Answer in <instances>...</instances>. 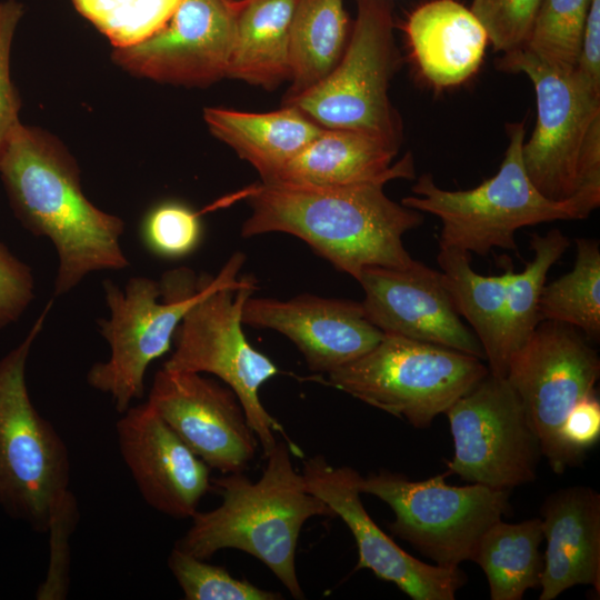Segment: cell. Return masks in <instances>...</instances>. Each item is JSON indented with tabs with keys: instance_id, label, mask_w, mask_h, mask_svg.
I'll return each mask as SVG.
<instances>
[{
	"instance_id": "25",
	"label": "cell",
	"mask_w": 600,
	"mask_h": 600,
	"mask_svg": "<svg viewBox=\"0 0 600 600\" xmlns=\"http://www.w3.org/2000/svg\"><path fill=\"white\" fill-rule=\"evenodd\" d=\"M437 261L457 312L470 323L483 348L489 372L506 377L501 342L512 268L500 276H482L472 269L470 253L454 248H440Z\"/></svg>"
},
{
	"instance_id": "8",
	"label": "cell",
	"mask_w": 600,
	"mask_h": 600,
	"mask_svg": "<svg viewBox=\"0 0 600 600\" xmlns=\"http://www.w3.org/2000/svg\"><path fill=\"white\" fill-rule=\"evenodd\" d=\"M488 373L477 357L384 334L360 358L328 373L327 379H314L414 428H428Z\"/></svg>"
},
{
	"instance_id": "37",
	"label": "cell",
	"mask_w": 600,
	"mask_h": 600,
	"mask_svg": "<svg viewBox=\"0 0 600 600\" xmlns=\"http://www.w3.org/2000/svg\"><path fill=\"white\" fill-rule=\"evenodd\" d=\"M33 298L31 268L0 242V329L17 321Z\"/></svg>"
},
{
	"instance_id": "9",
	"label": "cell",
	"mask_w": 600,
	"mask_h": 600,
	"mask_svg": "<svg viewBox=\"0 0 600 600\" xmlns=\"http://www.w3.org/2000/svg\"><path fill=\"white\" fill-rule=\"evenodd\" d=\"M357 17L337 66L319 83L286 98L322 128L378 136L401 146L403 126L389 98L400 66L392 0H356Z\"/></svg>"
},
{
	"instance_id": "27",
	"label": "cell",
	"mask_w": 600,
	"mask_h": 600,
	"mask_svg": "<svg viewBox=\"0 0 600 600\" xmlns=\"http://www.w3.org/2000/svg\"><path fill=\"white\" fill-rule=\"evenodd\" d=\"M542 540L540 518L518 523L500 520L487 530L473 561L487 577L491 600H520L527 590L540 587Z\"/></svg>"
},
{
	"instance_id": "13",
	"label": "cell",
	"mask_w": 600,
	"mask_h": 600,
	"mask_svg": "<svg viewBox=\"0 0 600 600\" xmlns=\"http://www.w3.org/2000/svg\"><path fill=\"white\" fill-rule=\"evenodd\" d=\"M597 351L572 326L542 320L509 359L506 378L518 393L539 438L541 453L557 473L574 461L560 431L571 409L596 393Z\"/></svg>"
},
{
	"instance_id": "10",
	"label": "cell",
	"mask_w": 600,
	"mask_h": 600,
	"mask_svg": "<svg viewBox=\"0 0 600 600\" xmlns=\"http://www.w3.org/2000/svg\"><path fill=\"white\" fill-rule=\"evenodd\" d=\"M108 319L99 321L101 336L110 348L104 362L94 363L88 383L109 394L118 412L144 394V374L172 343L182 318L199 294V276L187 268L166 272L160 282L133 277L121 290L112 281L103 283Z\"/></svg>"
},
{
	"instance_id": "6",
	"label": "cell",
	"mask_w": 600,
	"mask_h": 600,
	"mask_svg": "<svg viewBox=\"0 0 600 600\" xmlns=\"http://www.w3.org/2000/svg\"><path fill=\"white\" fill-rule=\"evenodd\" d=\"M509 143L498 172L476 188L447 190L423 173L401 203L441 221L440 248L486 256L493 248L518 250L516 232L543 222L583 220L573 199L553 201L531 182L522 161L526 121L507 124Z\"/></svg>"
},
{
	"instance_id": "33",
	"label": "cell",
	"mask_w": 600,
	"mask_h": 600,
	"mask_svg": "<svg viewBox=\"0 0 600 600\" xmlns=\"http://www.w3.org/2000/svg\"><path fill=\"white\" fill-rule=\"evenodd\" d=\"M140 238L146 249L162 259H181L192 253L202 239L198 212L188 206L167 201L144 216Z\"/></svg>"
},
{
	"instance_id": "12",
	"label": "cell",
	"mask_w": 600,
	"mask_h": 600,
	"mask_svg": "<svg viewBox=\"0 0 600 600\" xmlns=\"http://www.w3.org/2000/svg\"><path fill=\"white\" fill-rule=\"evenodd\" d=\"M444 413L454 446L449 476L504 490L534 481L540 441L506 377L489 372Z\"/></svg>"
},
{
	"instance_id": "22",
	"label": "cell",
	"mask_w": 600,
	"mask_h": 600,
	"mask_svg": "<svg viewBox=\"0 0 600 600\" xmlns=\"http://www.w3.org/2000/svg\"><path fill=\"white\" fill-rule=\"evenodd\" d=\"M403 30L421 73L436 87L457 86L481 64L487 33L470 9L456 0L416 8Z\"/></svg>"
},
{
	"instance_id": "23",
	"label": "cell",
	"mask_w": 600,
	"mask_h": 600,
	"mask_svg": "<svg viewBox=\"0 0 600 600\" xmlns=\"http://www.w3.org/2000/svg\"><path fill=\"white\" fill-rule=\"evenodd\" d=\"M203 119L210 132L249 162L264 183L272 182L323 129L291 106L260 113L211 107L204 109Z\"/></svg>"
},
{
	"instance_id": "1",
	"label": "cell",
	"mask_w": 600,
	"mask_h": 600,
	"mask_svg": "<svg viewBox=\"0 0 600 600\" xmlns=\"http://www.w3.org/2000/svg\"><path fill=\"white\" fill-rule=\"evenodd\" d=\"M386 182L311 187L260 182L238 196L251 213L241 236H294L357 281L368 267L407 268L414 259L402 237L423 222L422 212L391 200Z\"/></svg>"
},
{
	"instance_id": "16",
	"label": "cell",
	"mask_w": 600,
	"mask_h": 600,
	"mask_svg": "<svg viewBox=\"0 0 600 600\" xmlns=\"http://www.w3.org/2000/svg\"><path fill=\"white\" fill-rule=\"evenodd\" d=\"M239 1L181 0L169 21L146 40L116 49L128 71L156 81L207 86L227 77Z\"/></svg>"
},
{
	"instance_id": "35",
	"label": "cell",
	"mask_w": 600,
	"mask_h": 600,
	"mask_svg": "<svg viewBox=\"0 0 600 600\" xmlns=\"http://www.w3.org/2000/svg\"><path fill=\"white\" fill-rule=\"evenodd\" d=\"M78 506L72 492L53 512L48 527L50 558L46 579L39 586L37 599H64L69 589V540L77 526Z\"/></svg>"
},
{
	"instance_id": "19",
	"label": "cell",
	"mask_w": 600,
	"mask_h": 600,
	"mask_svg": "<svg viewBox=\"0 0 600 600\" xmlns=\"http://www.w3.org/2000/svg\"><path fill=\"white\" fill-rule=\"evenodd\" d=\"M122 414L116 424L118 446L143 500L169 517L192 518L210 489V467L148 401Z\"/></svg>"
},
{
	"instance_id": "28",
	"label": "cell",
	"mask_w": 600,
	"mask_h": 600,
	"mask_svg": "<svg viewBox=\"0 0 600 600\" xmlns=\"http://www.w3.org/2000/svg\"><path fill=\"white\" fill-rule=\"evenodd\" d=\"M569 247L570 239L559 229L531 234L533 258L521 272H512L507 288L501 342L507 370L512 353L542 321L539 303L548 271Z\"/></svg>"
},
{
	"instance_id": "31",
	"label": "cell",
	"mask_w": 600,
	"mask_h": 600,
	"mask_svg": "<svg viewBox=\"0 0 600 600\" xmlns=\"http://www.w3.org/2000/svg\"><path fill=\"white\" fill-rule=\"evenodd\" d=\"M77 10L116 49L134 46L159 31L181 0H72Z\"/></svg>"
},
{
	"instance_id": "30",
	"label": "cell",
	"mask_w": 600,
	"mask_h": 600,
	"mask_svg": "<svg viewBox=\"0 0 600 600\" xmlns=\"http://www.w3.org/2000/svg\"><path fill=\"white\" fill-rule=\"evenodd\" d=\"M590 0H542L524 50L561 70L576 68Z\"/></svg>"
},
{
	"instance_id": "38",
	"label": "cell",
	"mask_w": 600,
	"mask_h": 600,
	"mask_svg": "<svg viewBox=\"0 0 600 600\" xmlns=\"http://www.w3.org/2000/svg\"><path fill=\"white\" fill-rule=\"evenodd\" d=\"M600 436V402L596 393L580 400L566 418L560 438L567 451L578 464L584 452Z\"/></svg>"
},
{
	"instance_id": "36",
	"label": "cell",
	"mask_w": 600,
	"mask_h": 600,
	"mask_svg": "<svg viewBox=\"0 0 600 600\" xmlns=\"http://www.w3.org/2000/svg\"><path fill=\"white\" fill-rule=\"evenodd\" d=\"M23 6L17 0L0 2V160L9 137L20 123V99L10 77V51Z\"/></svg>"
},
{
	"instance_id": "18",
	"label": "cell",
	"mask_w": 600,
	"mask_h": 600,
	"mask_svg": "<svg viewBox=\"0 0 600 600\" xmlns=\"http://www.w3.org/2000/svg\"><path fill=\"white\" fill-rule=\"evenodd\" d=\"M242 322L286 336L311 371L327 374L370 351L384 336L361 302L308 293L287 300L252 294L244 302Z\"/></svg>"
},
{
	"instance_id": "40",
	"label": "cell",
	"mask_w": 600,
	"mask_h": 600,
	"mask_svg": "<svg viewBox=\"0 0 600 600\" xmlns=\"http://www.w3.org/2000/svg\"><path fill=\"white\" fill-rule=\"evenodd\" d=\"M230 1H238V0H230Z\"/></svg>"
},
{
	"instance_id": "20",
	"label": "cell",
	"mask_w": 600,
	"mask_h": 600,
	"mask_svg": "<svg viewBox=\"0 0 600 600\" xmlns=\"http://www.w3.org/2000/svg\"><path fill=\"white\" fill-rule=\"evenodd\" d=\"M547 548L540 600H553L574 586L600 591V496L570 487L549 496L541 508Z\"/></svg>"
},
{
	"instance_id": "39",
	"label": "cell",
	"mask_w": 600,
	"mask_h": 600,
	"mask_svg": "<svg viewBox=\"0 0 600 600\" xmlns=\"http://www.w3.org/2000/svg\"><path fill=\"white\" fill-rule=\"evenodd\" d=\"M574 70L587 86L600 92V0H590Z\"/></svg>"
},
{
	"instance_id": "24",
	"label": "cell",
	"mask_w": 600,
	"mask_h": 600,
	"mask_svg": "<svg viewBox=\"0 0 600 600\" xmlns=\"http://www.w3.org/2000/svg\"><path fill=\"white\" fill-rule=\"evenodd\" d=\"M297 0H239L227 78L273 89L289 80V37Z\"/></svg>"
},
{
	"instance_id": "14",
	"label": "cell",
	"mask_w": 600,
	"mask_h": 600,
	"mask_svg": "<svg viewBox=\"0 0 600 600\" xmlns=\"http://www.w3.org/2000/svg\"><path fill=\"white\" fill-rule=\"evenodd\" d=\"M148 402L210 468L243 472L253 459L258 438L237 394L201 373L159 370Z\"/></svg>"
},
{
	"instance_id": "15",
	"label": "cell",
	"mask_w": 600,
	"mask_h": 600,
	"mask_svg": "<svg viewBox=\"0 0 600 600\" xmlns=\"http://www.w3.org/2000/svg\"><path fill=\"white\" fill-rule=\"evenodd\" d=\"M307 488L329 506L350 529L358 548L356 570L369 569L377 578L394 583L413 600H453L467 582L457 568L418 560L384 533L367 512L359 489L360 473L333 467L317 454L303 462Z\"/></svg>"
},
{
	"instance_id": "17",
	"label": "cell",
	"mask_w": 600,
	"mask_h": 600,
	"mask_svg": "<svg viewBox=\"0 0 600 600\" xmlns=\"http://www.w3.org/2000/svg\"><path fill=\"white\" fill-rule=\"evenodd\" d=\"M358 282L368 319L384 334L486 359L474 332L461 321L440 271L414 260L407 268L368 267Z\"/></svg>"
},
{
	"instance_id": "3",
	"label": "cell",
	"mask_w": 600,
	"mask_h": 600,
	"mask_svg": "<svg viewBox=\"0 0 600 600\" xmlns=\"http://www.w3.org/2000/svg\"><path fill=\"white\" fill-rule=\"evenodd\" d=\"M288 442L269 451L260 479L243 472L212 479L222 496L219 507L196 512L192 524L174 547L200 559L222 549H238L261 561L294 599H303L296 571L300 531L313 517H336L333 510L307 488L292 464Z\"/></svg>"
},
{
	"instance_id": "41",
	"label": "cell",
	"mask_w": 600,
	"mask_h": 600,
	"mask_svg": "<svg viewBox=\"0 0 600 600\" xmlns=\"http://www.w3.org/2000/svg\"><path fill=\"white\" fill-rule=\"evenodd\" d=\"M239 1V0H238Z\"/></svg>"
},
{
	"instance_id": "32",
	"label": "cell",
	"mask_w": 600,
	"mask_h": 600,
	"mask_svg": "<svg viewBox=\"0 0 600 600\" xmlns=\"http://www.w3.org/2000/svg\"><path fill=\"white\" fill-rule=\"evenodd\" d=\"M168 567L187 600H279L281 593L263 590L246 579L232 577L224 568L210 564L177 547Z\"/></svg>"
},
{
	"instance_id": "5",
	"label": "cell",
	"mask_w": 600,
	"mask_h": 600,
	"mask_svg": "<svg viewBox=\"0 0 600 600\" xmlns=\"http://www.w3.org/2000/svg\"><path fill=\"white\" fill-rule=\"evenodd\" d=\"M246 261L234 252L217 276H199V294L174 333V350L163 367L170 371L212 373L239 398L264 456L283 427L266 410L259 390L279 373L277 366L254 349L243 332L244 302L257 289L252 276L240 277Z\"/></svg>"
},
{
	"instance_id": "26",
	"label": "cell",
	"mask_w": 600,
	"mask_h": 600,
	"mask_svg": "<svg viewBox=\"0 0 600 600\" xmlns=\"http://www.w3.org/2000/svg\"><path fill=\"white\" fill-rule=\"evenodd\" d=\"M349 36L343 0H297L289 37L291 86L286 98L324 79L342 57Z\"/></svg>"
},
{
	"instance_id": "34",
	"label": "cell",
	"mask_w": 600,
	"mask_h": 600,
	"mask_svg": "<svg viewBox=\"0 0 600 600\" xmlns=\"http://www.w3.org/2000/svg\"><path fill=\"white\" fill-rule=\"evenodd\" d=\"M542 0H472L470 10L494 51L524 49Z\"/></svg>"
},
{
	"instance_id": "4",
	"label": "cell",
	"mask_w": 600,
	"mask_h": 600,
	"mask_svg": "<svg viewBox=\"0 0 600 600\" xmlns=\"http://www.w3.org/2000/svg\"><path fill=\"white\" fill-rule=\"evenodd\" d=\"M497 66L527 74L536 91L537 122L521 149L531 182L548 199L574 198L591 213L600 204V92L574 69L550 67L524 49Z\"/></svg>"
},
{
	"instance_id": "21",
	"label": "cell",
	"mask_w": 600,
	"mask_h": 600,
	"mask_svg": "<svg viewBox=\"0 0 600 600\" xmlns=\"http://www.w3.org/2000/svg\"><path fill=\"white\" fill-rule=\"evenodd\" d=\"M399 147L368 132L323 128L269 183L339 187L414 179L410 152L393 163Z\"/></svg>"
},
{
	"instance_id": "11",
	"label": "cell",
	"mask_w": 600,
	"mask_h": 600,
	"mask_svg": "<svg viewBox=\"0 0 600 600\" xmlns=\"http://www.w3.org/2000/svg\"><path fill=\"white\" fill-rule=\"evenodd\" d=\"M447 471L413 481L381 470L360 477L361 493L386 502L394 513L390 532L443 568L473 561L481 538L510 509V490L480 483L446 482Z\"/></svg>"
},
{
	"instance_id": "2",
	"label": "cell",
	"mask_w": 600,
	"mask_h": 600,
	"mask_svg": "<svg viewBox=\"0 0 600 600\" xmlns=\"http://www.w3.org/2000/svg\"><path fill=\"white\" fill-rule=\"evenodd\" d=\"M0 173L17 218L56 249V296L70 292L91 272L130 266L121 247L122 219L86 198L74 161L57 141L20 122L7 142Z\"/></svg>"
},
{
	"instance_id": "7",
	"label": "cell",
	"mask_w": 600,
	"mask_h": 600,
	"mask_svg": "<svg viewBox=\"0 0 600 600\" xmlns=\"http://www.w3.org/2000/svg\"><path fill=\"white\" fill-rule=\"evenodd\" d=\"M51 304L0 359V506L40 533L71 492L67 444L33 407L26 382L27 360Z\"/></svg>"
},
{
	"instance_id": "29",
	"label": "cell",
	"mask_w": 600,
	"mask_h": 600,
	"mask_svg": "<svg viewBox=\"0 0 600 600\" xmlns=\"http://www.w3.org/2000/svg\"><path fill=\"white\" fill-rule=\"evenodd\" d=\"M571 271L544 284L539 303L541 320L566 323L586 338L600 336V248L590 238L576 239Z\"/></svg>"
}]
</instances>
